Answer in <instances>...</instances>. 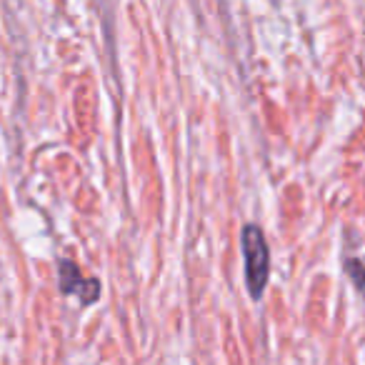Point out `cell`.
<instances>
[{
    "mask_svg": "<svg viewBox=\"0 0 365 365\" xmlns=\"http://www.w3.org/2000/svg\"><path fill=\"white\" fill-rule=\"evenodd\" d=\"M240 245H243L245 258V285L253 300H260L270 280V248L265 240L263 228L258 225H245L240 230Z\"/></svg>",
    "mask_w": 365,
    "mask_h": 365,
    "instance_id": "obj_1",
    "label": "cell"
},
{
    "mask_svg": "<svg viewBox=\"0 0 365 365\" xmlns=\"http://www.w3.org/2000/svg\"><path fill=\"white\" fill-rule=\"evenodd\" d=\"M58 280H61V290L66 295H78L83 305H91L98 300L101 295V283L96 278H83L81 270H78L76 263L71 260H61L58 265Z\"/></svg>",
    "mask_w": 365,
    "mask_h": 365,
    "instance_id": "obj_2",
    "label": "cell"
},
{
    "mask_svg": "<svg viewBox=\"0 0 365 365\" xmlns=\"http://www.w3.org/2000/svg\"><path fill=\"white\" fill-rule=\"evenodd\" d=\"M345 273L353 278L355 288H358L360 293H365V265L360 263V260H355V258H348V260H345Z\"/></svg>",
    "mask_w": 365,
    "mask_h": 365,
    "instance_id": "obj_3",
    "label": "cell"
}]
</instances>
